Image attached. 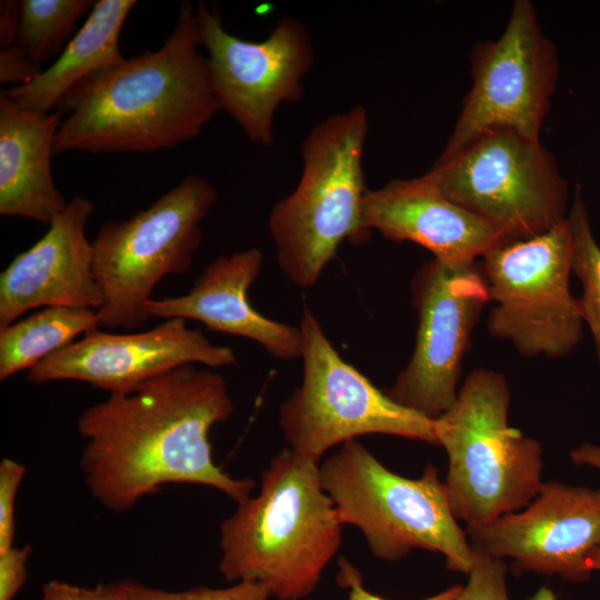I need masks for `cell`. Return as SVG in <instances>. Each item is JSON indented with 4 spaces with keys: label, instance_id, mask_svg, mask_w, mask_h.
I'll return each instance as SVG.
<instances>
[{
    "label": "cell",
    "instance_id": "ffe728a7",
    "mask_svg": "<svg viewBox=\"0 0 600 600\" xmlns=\"http://www.w3.org/2000/svg\"><path fill=\"white\" fill-rule=\"evenodd\" d=\"M134 0L96 1L82 27L54 62L32 81L3 91L26 109L51 112L81 82L124 57L119 49L123 23Z\"/></svg>",
    "mask_w": 600,
    "mask_h": 600
},
{
    "label": "cell",
    "instance_id": "4316f807",
    "mask_svg": "<svg viewBox=\"0 0 600 600\" xmlns=\"http://www.w3.org/2000/svg\"><path fill=\"white\" fill-rule=\"evenodd\" d=\"M32 547H11L0 552V600H13L27 580V562Z\"/></svg>",
    "mask_w": 600,
    "mask_h": 600
},
{
    "label": "cell",
    "instance_id": "2e32d148",
    "mask_svg": "<svg viewBox=\"0 0 600 600\" xmlns=\"http://www.w3.org/2000/svg\"><path fill=\"white\" fill-rule=\"evenodd\" d=\"M93 211L90 200L73 198L48 231L1 272L0 328L34 308L100 307L102 297L92 268V242L86 236Z\"/></svg>",
    "mask_w": 600,
    "mask_h": 600
},
{
    "label": "cell",
    "instance_id": "7402d4cb",
    "mask_svg": "<svg viewBox=\"0 0 600 600\" xmlns=\"http://www.w3.org/2000/svg\"><path fill=\"white\" fill-rule=\"evenodd\" d=\"M94 3L92 0H22L16 44L41 67L61 54L73 37L78 20Z\"/></svg>",
    "mask_w": 600,
    "mask_h": 600
},
{
    "label": "cell",
    "instance_id": "52a82bcc",
    "mask_svg": "<svg viewBox=\"0 0 600 600\" xmlns=\"http://www.w3.org/2000/svg\"><path fill=\"white\" fill-rule=\"evenodd\" d=\"M217 199L208 179L189 174L147 209L100 227L92 242L99 328L133 330L149 321L146 303L154 287L189 271L202 241L200 224Z\"/></svg>",
    "mask_w": 600,
    "mask_h": 600
},
{
    "label": "cell",
    "instance_id": "5bb4252c",
    "mask_svg": "<svg viewBox=\"0 0 600 600\" xmlns=\"http://www.w3.org/2000/svg\"><path fill=\"white\" fill-rule=\"evenodd\" d=\"M474 551L512 560L513 572H537L581 582L589 553L600 544V489L543 482L523 508L487 524L466 527Z\"/></svg>",
    "mask_w": 600,
    "mask_h": 600
},
{
    "label": "cell",
    "instance_id": "cb8c5ba5",
    "mask_svg": "<svg viewBox=\"0 0 600 600\" xmlns=\"http://www.w3.org/2000/svg\"><path fill=\"white\" fill-rule=\"evenodd\" d=\"M128 600H268L269 590L258 582L240 581L228 588L197 587L187 591L153 589L132 580L120 582Z\"/></svg>",
    "mask_w": 600,
    "mask_h": 600
},
{
    "label": "cell",
    "instance_id": "3957f363",
    "mask_svg": "<svg viewBox=\"0 0 600 600\" xmlns=\"http://www.w3.org/2000/svg\"><path fill=\"white\" fill-rule=\"evenodd\" d=\"M342 526L320 464L286 448L262 472L259 493L221 523L218 569L229 582H258L279 600H301L339 551Z\"/></svg>",
    "mask_w": 600,
    "mask_h": 600
},
{
    "label": "cell",
    "instance_id": "8992f818",
    "mask_svg": "<svg viewBox=\"0 0 600 600\" xmlns=\"http://www.w3.org/2000/svg\"><path fill=\"white\" fill-rule=\"evenodd\" d=\"M320 479L341 522L360 529L377 558L398 561L423 549L441 553L449 570H471L476 553L432 463L419 478L402 477L353 439L323 460Z\"/></svg>",
    "mask_w": 600,
    "mask_h": 600
},
{
    "label": "cell",
    "instance_id": "44dd1931",
    "mask_svg": "<svg viewBox=\"0 0 600 600\" xmlns=\"http://www.w3.org/2000/svg\"><path fill=\"white\" fill-rule=\"evenodd\" d=\"M96 329V309L68 306L44 307L0 328V380L30 370L72 343L77 336Z\"/></svg>",
    "mask_w": 600,
    "mask_h": 600
},
{
    "label": "cell",
    "instance_id": "ba28073f",
    "mask_svg": "<svg viewBox=\"0 0 600 600\" xmlns=\"http://www.w3.org/2000/svg\"><path fill=\"white\" fill-rule=\"evenodd\" d=\"M423 179L490 224L503 243L543 233L568 217V184L541 140L486 132L441 154Z\"/></svg>",
    "mask_w": 600,
    "mask_h": 600
},
{
    "label": "cell",
    "instance_id": "4dcf8cb0",
    "mask_svg": "<svg viewBox=\"0 0 600 600\" xmlns=\"http://www.w3.org/2000/svg\"><path fill=\"white\" fill-rule=\"evenodd\" d=\"M41 600H83L82 588L61 581H50L43 586Z\"/></svg>",
    "mask_w": 600,
    "mask_h": 600
},
{
    "label": "cell",
    "instance_id": "f546056e",
    "mask_svg": "<svg viewBox=\"0 0 600 600\" xmlns=\"http://www.w3.org/2000/svg\"><path fill=\"white\" fill-rule=\"evenodd\" d=\"M21 16V1L2 0L0 2V49L17 43Z\"/></svg>",
    "mask_w": 600,
    "mask_h": 600
},
{
    "label": "cell",
    "instance_id": "ac0fdd59",
    "mask_svg": "<svg viewBox=\"0 0 600 600\" xmlns=\"http://www.w3.org/2000/svg\"><path fill=\"white\" fill-rule=\"evenodd\" d=\"M362 221L369 231L417 243L449 264L476 262L503 243L490 224L443 197L422 176L368 189Z\"/></svg>",
    "mask_w": 600,
    "mask_h": 600
},
{
    "label": "cell",
    "instance_id": "4fadbf2b",
    "mask_svg": "<svg viewBox=\"0 0 600 600\" xmlns=\"http://www.w3.org/2000/svg\"><path fill=\"white\" fill-rule=\"evenodd\" d=\"M418 329L412 356L386 393L432 421L458 397L472 330L490 294L478 261L424 262L411 281Z\"/></svg>",
    "mask_w": 600,
    "mask_h": 600
},
{
    "label": "cell",
    "instance_id": "7c38bea8",
    "mask_svg": "<svg viewBox=\"0 0 600 600\" xmlns=\"http://www.w3.org/2000/svg\"><path fill=\"white\" fill-rule=\"evenodd\" d=\"M194 8L220 111L227 112L250 141L272 147L277 110L282 103L302 99L303 79L314 62L308 28L296 18L283 17L266 39L251 41L229 33L218 11L203 1Z\"/></svg>",
    "mask_w": 600,
    "mask_h": 600
},
{
    "label": "cell",
    "instance_id": "d4e9b609",
    "mask_svg": "<svg viewBox=\"0 0 600 600\" xmlns=\"http://www.w3.org/2000/svg\"><path fill=\"white\" fill-rule=\"evenodd\" d=\"M474 551V550H473ZM469 579L459 600H510L507 589L508 567L503 559L474 551Z\"/></svg>",
    "mask_w": 600,
    "mask_h": 600
},
{
    "label": "cell",
    "instance_id": "d6986e66",
    "mask_svg": "<svg viewBox=\"0 0 600 600\" xmlns=\"http://www.w3.org/2000/svg\"><path fill=\"white\" fill-rule=\"evenodd\" d=\"M59 111L26 109L0 93V214L50 224L68 202L56 188L51 158Z\"/></svg>",
    "mask_w": 600,
    "mask_h": 600
},
{
    "label": "cell",
    "instance_id": "83f0119b",
    "mask_svg": "<svg viewBox=\"0 0 600 600\" xmlns=\"http://www.w3.org/2000/svg\"><path fill=\"white\" fill-rule=\"evenodd\" d=\"M338 567L337 580L349 590V600H386L364 588L361 572L348 559L340 558ZM461 591L462 586H453L421 600H459Z\"/></svg>",
    "mask_w": 600,
    "mask_h": 600
},
{
    "label": "cell",
    "instance_id": "e0dca14e",
    "mask_svg": "<svg viewBox=\"0 0 600 600\" xmlns=\"http://www.w3.org/2000/svg\"><path fill=\"white\" fill-rule=\"evenodd\" d=\"M262 266L263 254L257 248L222 254L202 270L187 293L151 298L147 311L150 318L191 319L210 330L247 338L281 361L300 359V328L263 316L249 300Z\"/></svg>",
    "mask_w": 600,
    "mask_h": 600
},
{
    "label": "cell",
    "instance_id": "d6a6232c",
    "mask_svg": "<svg viewBox=\"0 0 600 600\" xmlns=\"http://www.w3.org/2000/svg\"><path fill=\"white\" fill-rule=\"evenodd\" d=\"M83 600H128L120 582L117 584H98L94 588H82Z\"/></svg>",
    "mask_w": 600,
    "mask_h": 600
},
{
    "label": "cell",
    "instance_id": "30bf717a",
    "mask_svg": "<svg viewBox=\"0 0 600 600\" xmlns=\"http://www.w3.org/2000/svg\"><path fill=\"white\" fill-rule=\"evenodd\" d=\"M572 231L568 218L529 239L500 243L480 261L490 301L488 329L526 357L568 356L583 320L570 291Z\"/></svg>",
    "mask_w": 600,
    "mask_h": 600
},
{
    "label": "cell",
    "instance_id": "7a4b0ae2",
    "mask_svg": "<svg viewBox=\"0 0 600 600\" xmlns=\"http://www.w3.org/2000/svg\"><path fill=\"white\" fill-rule=\"evenodd\" d=\"M196 8L179 7L171 34L156 51L100 71L58 106L67 112L53 153H146L197 137L220 111L208 60L198 51Z\"/></svg>",
    "mask_w": 600,
    "mask_h": 600
},
{
    "label": "cell",
    "instance_id": "1f68e13d",
    "mask_svg": "<svg viewBox=\"0 0 600 600\" xmlns=\"http://www.w3.org/2000/svg\"><path fill=\"white\" fill-rule=\"evenodd\" d=\"M569 456L577 466H589L600 470V444L584 442L573 449Z\"/></svg>",
    "mask_w": 600,
    "mask_h": 600
},
{
    "label": "cell",
    "instance_id": "8fae6325",
    "mask_svg": "<svg viewBox=\"0 0 600 600\" xmlns=\"http://www.w3.org/2000/svg\"><path fill=\"white\" fill-rule=\"evenodd\" d=\"M473 79L441 154H450L493 130L540 140L556 89L559 60L543 34L534 6L517 0L497 40L480 41L470 54Z\"/></svg>",
    "mask_w": 600,
    "mask_h": 600
},
{
    "label": "cell",
    "instance_id": "9a60e30c",
    "mask_svg": "<svg viewBox=\"0 0 600 600\" xmlns=\"http://www.w3.org/2000/svg\"><path fill=\"white\" fill-rule=\"evenodd\" d=\"M236 363L231 348L214 344L201 329L173 318L137 333L90 331L28 370L26 380L82 381L112 394L132 391L181 366L217 369Z\"/></svg>",
    "mask_w": 600,
    "mask_h": 600
},
{
    "label": "cell",
    "instance_id": "277c9868",
    "mask_svg": "<svg viewBox=\"0 0 600 600\" xmlns=\"http://www.w3.org/2000/svg\"><path fill=\"white\" fill-rule=\"evenodd\" d=\"M368 129L361 104L318 122L301 144L297 187L270 211L278 266L299 288L318 283L343 241L362 244L371 238L362 221Z\"/></svg>",
    "mask_w": 600,
    "mask_h": 600
},
{
    "label": "cell",
    "instance_id": "603a6c76",
    "mask_svg": "<svg viewBox=\"0 0 600 600\" xmlns=\"http://www.w3.org/2000/svg\"><path fill=\"white\" fill-rule=\"evenodd\" d=\"M567 218L573 240L572 272L582 284L578 306L582 320L590 328L600 361V246L593 237L580 187L573 192Z\"/></svg>",
    "mask_w": 600,
    "mask_h": 600
},
{
    "label": "cell",
    "instance_id": "9c48e42d",
    "mask_svg": "<svg viewBox=\"0 0 600 600\" xmlns=\"http://www.w3.org/2000/svg\"><path fill=\"white\" fill-rule=\"evenodd\" d=\"M299 328L302 382L279 409L289 449L319 463L332 447L367 434L439 446L434 421L402 407L348 363L308 307Z\"/></svg>",
    "mask_w": 600,
    "mask_h": 600
},
{
    "label": "cell",
    "instance_id": "f1b7e54d",
    "mask_svg": "<svg viewBox=\"0 0 600 600\" xmlns=\"http://www.w3.org/2000/svg\"><path fill=\"white\" fill-rule=\"evenodd\" d=\"M42 72L18 44L0 50V82L21 86L32 81Z\"/></svg>",
    "mask_w": 600,
    "mask_h": 600
},
{
    "label": "cell",
    "instance_id": "484cf974",
    "mask_svg": "<svg viewBox=\"0 0 600 600\" xmlns=\"http://www.w3.org/2000/svg\"><path fill=\"white\" fill-rule=\"evenodd\" d=\"M26 467L9 458L0 462V552L13 547L14 504Z\"/></svg>",
    "mask_w": 600,
    "mask_h": 600
},
{
    "label": "cell",
    "instance_id": "5b68a950",
    "mask_svg": "<svg viewBox=\"0 0 600 600\" xmlns=\"http://www.w3.org/2000/svg\"><path fill=\"white\" fill-rule=\"evenodd\" d=\"M510 389L494 370L476 369L453 406L434 420L449 466L446 489L466 527L487 524L527 507L542 486V446L508 422Z\"/></svg>",
    "mask_w": 600,
    "mask_h": 600
},
{
    "label": "cell",
    "instance_id": "836d02e7",
    "mask_svg": "<svg viewBox=\"0 0 600 600\" xmlns=\"http://www.w3.org/2000/svg\"><path fill=\"white\" fill-rule=\"evenodd\" d=\"M587 563L591 572L600 571V544L589 553Z\"/></svg>",
    "mask_w": 600,
    "mask_h": 600
},
{
    "label": "cell",
    "instance_id": "e575fe53",
    "mask_svg": "<svg viewBox=\"0 0 600 600\" xmlns=\"http://www.w3.org/2000/svg\"><path fill=\"white\" fill-rule=\"evenodd\" d=\"M527 600H557V597L550 588L544 586Z\"/></svg>",
    "mask_w": 600,
    "mask_h": 600
},
{
    "label": "cell",
    "instance_id": "6da1fadb",
    "mask_svg": "<svg viewBox=\"0 0 600 600\" xmlns=\"http://www.w3.org/2000/svg\"><path fill=\"white\" fill-rule=\"evenodd\" d=\"M233 411L223 376L194 364L88 407L77 428L86 440L80 464L89 491L118 513L168 483L202 484L244 501L256 482L220 468L209 439Z\"/></svg>",
    "mask_w": 600,
    "mask_h": 600
}]
</instances>
